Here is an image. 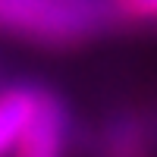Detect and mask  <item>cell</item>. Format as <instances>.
<instances>
[{"label": "cell", "instance_id": "obj_1", "mask_svg": "<svg viewBox=\"0 0 157 157\" xmlns=\"http://www.w3.org/2000/svg\"><path fill=\"white\" fill-rule=\"evenodd\" d=\"M98 0H0V29L41 44H72L101 25Z\"/></svg>", "mask_w": 157, "mask_h": 157}, {"label": "cell", "instance_id": "obj_2", "mask_svg": "<svg viewBox=\"0 0 157 157\" xmlns=\"http://www.w3.org/2000/svg\"><path fill=\"white\" fill-rule=\"evenodd\" d=\"M63 141H66V120L60 104L38 91L35 110L13 148V157H63Z\"/></svg>", "mask_w": 157, "mask_h": 157}, {"label": "cell", "instance_id": "obj_3", "mask_svg": "<svg viewBox=\"0 0 157 157\" xmlns=\"http://www.w3.org/2000/svg\"><path fill=\"white\" fill-rule=\"evenodd\" d=\"M35 98L38 91H29V88H10L0 94V157L13 154L25 123L35 110Z\"/></svg>", "mask_w": 157, "mask_h": 157}, {"label": "cell", "instance_id": "obj_4", "mask_svg": "<svg viewBox=\"0 0 157 157\" xmlns=\"http://www.w3.org/2000/svg\"><path fill=\"white\" fill-rule=\"evenodd\" d=\"M113 16L126 22H157V0H107Z\"/></svg>", "mask_w": 157, "mask_h": 157}]
</instances>
